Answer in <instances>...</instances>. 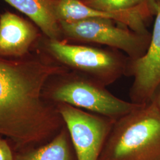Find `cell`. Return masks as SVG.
<instances>
[{
    "label": "cell",
    "instance_id": "obj_13",
    "mask_svg": "<svg viewBox=\"0 0 160 160\" xmlns=\"http://www.w3.org/2000/svg\"><path fill=\"white\" fill-rule=\"evenodd\" d=\"M0 160H12L11 149L7 143L0 139Z\"/></svg>",
    "mask_w": 160,
    "mask_h": 160
},
{
    "label": "cell",
    "instance_id": "obj_15",
    "mask_svg": "<svg viewBox=\"0 0 160 160\" xmlns=\"http://www.w3.org/2000/svg\"><path fill=\"white\" fill-rule=\"evenodd\" d=\"M79 1H82V0H79Z\"/></svg>",
    "mask_w": 160,
    "mask_h": 160
},
{
    "label": "cell",
    "instance_id": "obj_6",
    "mask_svg": "<svg viewBox=\"0 0 160 160\" xmlns=\"http://www.w3.org/2000/svg\"><path fill=\"white\" fill-rule=\"evenodd\" d=\"M66 124L77 160H98L116 119L61 103L57 109Z\"/></svg>",
    "mask_w": 160,
    "mask_h": 160
},
{
    "label": "cell",
    "instance_id": "obj_2",
    "mask_svg": "<svg viewBox=\"0 0 160 160\" xmlns=\"http://www.w3.org/2000/svg\"><path fill=\"white\" fill-rule=\"evenodd\" d=\"M98 160H160V113L152 101L115 120Z\"/></svg>",
    "mask_w": 160,
    "mask_h": 160
},
{
    "label": "cell",
    "instance_id": "obj_10",
    "mask_svg": "<svg viewBox=\"0 0 160 160\" xmlns=\"http://www.w3.org/2000/svg\"><path fill=\"white\" fill-rule=\"evenodd\" d=\"M29 17L51 40H61L62 36L55 16L53 0H4Z\"/></svg>",
    "mask_w": 160,
    "mask_h": 160
},
{
    "label": "cell",
    "instance_id": "obj_4",
    "mask_svg": "<svg viewBox=\"0 0 160 160\" xmlns=\"http://www.w3.org/2000/svg\"><path fill=\"white\" fill-rule=\"evenodd\" d=\"M62 35L69 40L108 46L124 52L130 59L141 57L151 39L149 33H139L114 22L87 19L72 22H59Z\"/></svg>",
    "mask_w": 160,
    "mask_h": 160
},
{
    "label": "cell",
    "instance_id": "obj_9",
    "mask_svg": "<svg viewBox=\"0 0 160 160\" xmlns=\"http://www.w3.org/2000/svg\"><path fill=\"white\" fill-rule=\"evenodd\" d=\"M38 36L29 22L10 12L4 13L0 17V55H22Z\"/></svg>",
    "mask_w": 160,
    "mask_h": 160
},
{
    "label": "cell",
    "instance_id": "obj_12",
    "mask_svg": "<svg viewBox=\"0 0 160 160\" xmlns=\"http://www.w3.org/2000/svg\"><path fill=\"white\" fill-rule=\"evenodd\" d=\"M94 9L110 12H129L153 10L150 0H82Z\"/></svg>",
    "mask_w": 160,
    "mask_h": 160
},
{
    "label": "cell",
    "instance_id": "obj_14",
    "mask_svg": "<svg viewBox=\"0 0 160 160\" xmlns=\"http://www.w3.org/2000/svg\"><path fill=\"white\" fill-rule=\"evenodd\" d=\"M154 103L157 109L160 113V87L156 92L152 100H151Z\"/></svg>",
    "mask_w": 160,
    "mask_h": 160
},
{
    "label": "cell",
    "instance_id": "obj_1",
    "mask_svg": "<svg viewBox=\"0 0 160 160\" xmlns=\"http://www.w3.org/2000/svg\"><path fill=\"white\" fill-rule=\"evenodd\" d=\"M66 72L59 65L0 59V133L25 143L57 131L63 120L40 93L50 77Z\"/></svg>",
    "mask_w": 160,
    "mask_h": 160
},
{
    "label": "cell",
    "instance_id": "obj_11",
    "mask_svg": "<svg viewBox=\"0 0 160 160\" xmlns=\"http://www.w3.org/2000/svg\"><path fill=\"white\" fill-rule=\"evenodd\" d=\"M15 160H71L67 132L61 131L51 142Z\"/></svg>",
    "mask_w": 160,
    "mask_h": 160
},
{
    "label": "cell",
    "instance_id": "obj_8",
    "mask_svg": "<svg viewBox=\"0 0 160 160\" xmlns=\"http://www.w3.org/2000/svg\"><path fill=\"white\" fill-rule=\"evenodd\" d=\"M53 10L58 22H72L87 19L111 20L133 31L148 33L145 22L154 14L153 10L110 12L92 8L79 0H53Z\"/></svg>",
    "mask_w": 160,
    "mask_h": 160
},
{
    "label": "cell",
    "instance_id": "obj_7",
    "mask_svg": "<svg viewBox=\"0 0 160 160\" xmlns=\"http://www.w3.org/2000/svg\"><path fill=\"white\" fill-rule=\"evenodd\" d=\"M154 10V26L148 48L141 57L128 59L126 75L133 78L130 101L150 102L160 87V0H150Z\"/></svg>",
    "mask_w": 160,
    "mask_h": 160
},
{
    "label": "cell",
    "instance_id": "obj_5",
    "mask_svg": "<svg viewBox=\"0 0 160 160\" xmlns=\"http://www.w3.org/2000/svg\"><path fill=\"white\" fill-rule=\"evenodd\" d=\"M51 97L57 102L116 120L141 104L116 97L106 86L80 74L57 86Z\"/></svg>",
    "mask_w": 160,
    "mask_h": 160
},
{
    "label": "cell",
    "instance_id": "obj_3",
    "mask_svg": "<svg viewBox=\"0 0 160 160\" xmlns=\"http://www.w3.org/2000/svg\"><path fill=\"white\" fill-rule=\"evenodd\" d=\"M48 48L60 62L106 87L126 75L129 58L113 49L69 44L62 40L51 39Z\"/></svg>",
    "mask_w": 160,
    "mask_h": 160
}]
</instances>
